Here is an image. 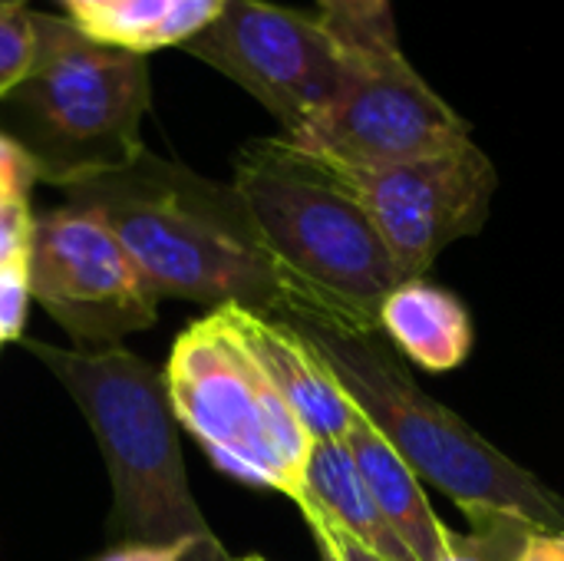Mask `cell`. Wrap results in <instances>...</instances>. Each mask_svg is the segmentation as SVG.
<instances>
[{"instance_id": "30bf717a", "label": "cell", "mask_w": 564, "mask_h": 561, "mask_svg": "<svg viewBox=\"0 0 564 561\" xmlns=\"http://www.w3.org/2000/svg\"><path fill=\"white\" fill-rule=\"evenodd\" d=\"M334 169L367 208L403 281L423 278L453 241L479 235L499 185L492 159L473 139L387 169Z\"/></svg>"}, {"instance_id": "7a4b0ae2", "label": "cell", "mask_w": 564, "mask_h": 561, "mask_svg": "<svg viewBox=\"0 0 564 561\" xmlns=\"http://www.w3.org/2000/svg\"><path fill=\"white\" fill-rule=\"evenodd\" d=\"M63 192L66 205L116 235L155 298L284 317L281 284L235 185L142 152L132 165Z\"/></svg>"}, {"instance_id": "8fae6325", "label": "cell", "mask_w": 564, "mask_h": 561, "mask_svg": "<svg viewBox=\"0 0 564 561\" xmlns=\"http://www.w3.org/2000/svg\"><path fill=\"white\" fill-rule=\"evenodd\" d=\"M231 317L248 350L271 377L284 403L297 413L311 440H347L357 420V407L350 403L317 347L284 317L254 314L238 304H231Z\"/></svg>"}, {"instance_id": "9c48e42d", "label": "cell", "mask_w": 564, "mask_h": 561, "mask_svg": "<svg viewBox=\"0 0 564 561\" xmlns=\"http://www.w3.org/2000/svg\"><path fill=\"white\" fill-rule=\"evenodd\" d=\"M26 278L30 298L79 344L116 347L159 317V298L126 248L76 205L33 215Z\"/></svg>"}, {"instance_id": "ac0fdd59", "label": "cell", "mask_w": 564, "mask_h": 561, "mask_svg": "<svg viewBox=\"0 0 564 561\" xmlns=\"http://www.w3.org/2000/svg\"><path fill=\"white\" fill-rule=\"evenodd\" d=\"M36 53V30L26 0H0V99L26 76Z\"/></svg>"}, {"instance_id": "5b68a950", "label": "cell", "mask_w": 564, "mask_h": 561, "mask_svg": "<svg viewBox=\"0 0 564 561\" xmlns=\"http://www.w3.org/2000/svg\"><path fill=\"white\" fill-rule=\"evenodd\" d=\"M33 63L0 99V136L56 188L132 165L152 103L145 56L93 40L69 17L33 13Z\"/></svg>"}, {"instance_id": "7402d4cb", "label": "cell", "mask_w": 564, "mask_h": 561, "mask_svg": "<svg viewBox=\"0 0 564 561\" xmlns=\"http://www.w3.org/2000/svg\"><path fill=\"white\" fill-rule=\"evenodd\" d=\"M516 561H564V532L532 529Z\"/></svg>"}, {"instance_id": "6da1fadb", "label": "cell", "mask_w": 564, "mask_h": 561, "mask_svg": "<svg viewBox=\"0 0 564 561\" xmlns=\"http://www.w3.org/2000/svg\"><path fill=\"white\" fill-rule=\"evenodd\" d=\"M231 185L281 284L284 317L380 334V308L403 278L347 179L278 136L238 152Z\"/></svg>"}, {"instance_id": "d4e9b609", "label": "cell", "mask_w": 564, "mask_h": 561, "mask_svg": "<svg viewBox=\"0 0 564 561\" xmlns=\"http://www.w3.org/2000/svg\"><path fill=\"white\" fill-rule=\"evenodd\" d=\"M231 561H264V559H258V555H248V559H231Z\"/></svg>"}, {"instance_id": "44dd1931", "label": "cell", "mask_w": 564, "mask_h": 561, "mask_svg": "<svg viewBox=\"0 0 564 561\" xmlns=\"http://www.w3.org/2000/svg\"><path fill=\"white\" fill-rule=\"evenodd\" d=\"M192 546H116L96 561H192Z\"/></svg>"}, {"instance_id": "603a6c76", "label": "cell", "mask_w": 564, "mask_h": 561, "mask_svg": "<svg viewBox=\"0 0 564 561\" xmlns=\"http://www.w3.org/2000/svg\"><path fill=\"white\" fill-rule=\"evenodd\" d=\"M109 3H116V0H63V7L69 10V20H73V23H83V20H89L93 13L106 10Z\"/></svg>"}, {"instance_id": "9a60e30c", "label": "cell", "mask_w": 564, "mask_h": 561, "mask_svg": "<svg viewBox=\"0 0 564 561\" xmlns=\"http://www.w3.org/2000/svg\"><path fill=\"white\" fill-rule=\"evenodd\" d=\"M169 10H172V0H116L76 26L99 43L122 46V50L145 56L155 50L159 30H162Z\"/></svg>"}, {"instance_id": "3957f363", "label": "cell", "mask_w": 564, "mask_h": 561, "mask_svg": "<svg viewBox=\"0 0 564 561\" xmlns=\"http://www.w3.org/2000/svg\"><path fill=\"white\" fill-rule=\"evenodd\" d=\"M86 417L112 483L106 532L116 546H192V561H231L205 522L182 463L165 377L126 347L26 344Z\"/></svg>"}, {"instance_id": "ffe728a7", "label": "cell", "mask_w": 564, "mask_h": 561, "mask_svg": "<svg viewBox=\"0 0 564 561\" xmlns=\"http://www.w3.org/2000/svg\"><path fill=\"white\" fill-rule=\"evenodd\" d=\"M297 509H301L304 522L311 526L314 542H317V546H324V549H330L337 561H383V559H377L370 549H364L357 539H350L340 526H334V522H330L321 509H314L311 503H297Z\"/></svg>"}, {"instance_id": "5bb4252c", "label": "cell", "mask_w": 564, "mask_h": 561, "mask_svg": "<svg viewBox=\"0 0 564 561\" xmlns=\"http://www.w3.org/2000/svg\"><path fill=\"white\" fill-rule=\"evenodd\" d=\"M297 503H311L321 509L334 526H340L350 539L370 549L383 561H416L410 549L397 539L383 513L377 509L347 440H321L311 446V460L304 470V486Z\"/></svg>"}, {"instance_id": "52a82bcc", "label": "cell", "mask_w": 564, "mask_h": 561, "mask_svg": "<svg viewBox=\"0 0 564 561\" xmlns=\"http://www.w3.org/2000/svg\"><path fill=\"white\" fill-rule=\"evenodd\" d=\"M182 50L248 89L284 126V139L307 129L354 69V50L321 17L268 0H225Z\"/></svg>"}, {"instance_id": "4fadbf2b", "label": "cell", "mask_w": 564, "mask_h": 561, "mask_svg": "<svg viewBox=\"0 0 564 561\" xmlns=\"http://www.w3.org/2000/svg\"><path fill=\"white\" fill-rule=\"evenodd\" d=\"M347 446H350V456H354L377 509L383 513V519L390 522L397 539L410 549V555L416 561H440L453 529H446L440 522V516L430 509L420 476L370 427V420L360 410L347 433Z\"/></svg>"}, {"instance_id": "ba28073f", "label": "cell", "mask_w": 564, "mask_h": 561, "mask_svg": "<svg viewBox=\"0 0 564 561\" xmlns=\"http://www.w3.org/2000/svg\"><path fill=\"white\" fill-rule=\"evenodd\" d=\"M466 139L469 122L413 69L400 46H387L354 53L337 99L288 142L340 169H387Z\"/></svg>"}, {"instance_id": "277c9868", "label": "cell", "mask_w": 564, "mask_h": 561, "mask_svg": "<svg viewBox=\"0 0 564 561\" xmlns=\"http://www.w3.org/2000/svg\"><path fill=\"white\" fill-rule=\"evenodd\" d=\"M284 321L317 347L350 403L403 456L420 483H433L466 516L506 513L532 529L564 532L562 496L433 400L383 334H354L301 317Z\"/></svg>"}, {"instance_id": "8992f818", "label": "cell", "mask_w": 564, "mask_h": 561, "mask_svg": "<svg viewBox=\"0 0 564 561\" xmlns=\"http://www.w3.org/2000/svg\"><path fill=\"white\" fill-rule=\"evenodd\" d=\"M162 377L175 423L221 473L291 503L301 496L314 440L248 350L231 304L212 308L175 337Z\"/></svg>"}, {"instance_id": "e0dca14e", "label": "cell", "mask_w": 564, "mask_h": 561, "mask_svg": "<svg viewBox=\"0 0 564 561\" xmlns=\"http://www.w3.org/2000/svg\"><path fill=\"white\" fill-rule=\"evenodd\" d=\"M321 20L354 53H373L397 43L390 0H317Z\"/></svg>"}, {"instance_id": "cb8c5ba5", "label": "cell", "mask_w": 564, "mask_h": 561, "mask_svg": "<svg viewBox=\"0 0 564 561\" xmlns=\"http://www.w3.org/2000/svg\"><path fill=\"white\" fill-rule=\"evenodd\" d=\"M317 552H321V561H337L334 559V552H330V549H324V546H317Z\"/></svg>"}, {"instance_id": "2e32d148", "label": "cell", "mask_w": 564, "mask_h": 561, "mask_svg": "<svg viewBox=\"0 0 564 561\" xmlns=\"http://www.w3.org/2000/svg\"><path fill=\"white\" fill-rule=\"evenodd\" d=\"M469 532H453L440 561H516L532 526L506 513H473Z\"/></svg>"}, {"instance_id": "7c38bea8", "label": "cell", "mask_w": 564, "mask_h": 561, "mask_svg": "<svg viewBox=\"0 0 564 561\" xmlns=\"http://www.w3.org/2000/svg\"><path fill=\"white\" fill-rule=\"evenodd\" d=\"M387 344L430 374H449L473 354V317L466 304L423 278L400 281L380 308Z\"/></svg>"}, {"instance_id": "484cf974", "label": "cell", "mask_w": 564, "mask_h": 561, "mask_svg": "<svg viewBox=\"0 0 564 561\" xmlns=\"http://www.w3.org/2000/svg\"><path fill=\"white\" fill-rule=\"evenodd\" d=\"M0 344H3V341H0Z\"/></svg>"}, {"instance_id": "d6986e66", "label": "cell", "mask_w": 564, "mask_h": 561, "mask_svg": "<svg viewBox=\"0 0 564 561\" xmlns=\"http://www.w3.org/2000/svg\"><path fill=\"white\" fill-rule=\"evenodd\" d=\"M30 304V278H26V258L0 265V341H17L23 334Z\"/></svg>"}]
</instances>
